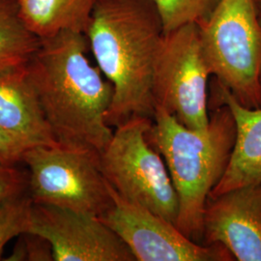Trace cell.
<instances>
[{
    "mask_svg": "<svg viewBox=\"0 0 261 261\" xmlns=\"http://www.w3.org/2000/svg\"><path fill=\"white\" fill-rule=\"evenodd\" d=\"M28 148L23 143L0 129V165L15 166L22 161V156Z\"/></svg>",
    "mask_w": 261,
    "mask_h": 261,
    "instance_id": "d6986e66",
    "label": "cell"
},
{
    "mask_svg": "<svg viewBox=\"0 0 261 261\" xmlns=\"http://www.w3.org/2000/svg\"><path fill=\"white\" fill-rule=\"evenodd\" d=\"M88 47L85 33L62 31L41 40L25 69L56 141L101 154L113 135L107 113L114 89Z\"/></svg>",
    "mask_w": 261,
    "mask_h": 261,
    "instance_id": "6da1fadb",
    "label": "cell"
},
{
    "mask_svg": "<svg viewBox=\"0 0 261 261\" xmlns=\"http://www.w3.org/2000/svg\"><path fill=\"white\" fill-rule=\"evenodd\" d=\"M157 8L165 33L200 22L220 0H151Z\"/></svg>",
    "mask_w": 261,
    "mask_h": 261,
    "instance_id": "9a60e30c",
    "label": "cell"
},
{
    "mask_svg": "<svg viewBox=\"0 0 261 261\" xmlns=\"http://www.w3.org/2000/svg\"><path fill=\"white\" fill-rule=\"evenodd\" d=\"M202 244H221L235 260L261 261V184L209 197Z\"/></svg>",
    "mask_w": 261,
    "mask_h": 261,
    "instance_id": "30bf717a",
    "label": "cell"
},
{
    "mask_svg": "<svg viewBox=\"0 0 261 261\" xmlns=\"http://www.w3.org/2000/svg\"><path fill=\"white\" fill-rule=\"evenodd\" d=\"M152 123L136 116L117 126L100 154L101 168L120 196L175 224L177 194L165 160L148 140Z\"/></svg>",
    "mask_w": 261,
    "mask_h": 261,
    "instance_id": "8992f818",
    "label": "cell"
},
{
    "mask_svg": "<svg viewBox=\"0 0 261 261\" xmlns=\"http://www.w3.org/2000/svg\"><path fill=\"white\" fill-rule=\"evenodd\" d=\"M28 232L50 243L55 261H136L126 243L94 215L33 203Z\"/></svg>",
    "mask_w": 261,
    "mask_h": 261,
    "instance_id": "9c48e42d",
    "label": "cell"
},
{
    "mask_svg": "<svg viewBox=\"0 0 261 261\" xmlns=\"http://www.w3.org/2000/svg\"><path fill=\"white\" fill-rule=\"evenodd\" d=\"M216 106L226 105L236 123V140L228 166L209 197L240 187L261 184V108L248 109L217 82Z\"/></svg>",
    "mask_w": 261,
    "mask_h": 261,
    "instance_id": "8fae6325",
    "label": "cell"
},
{
    "mask_svg": "<svg viewBox=\"0 0 261 261\" xmlns=\"http://www.w3.org/2000/svg\"><path fill=\"white\" fill-rule=\"evenodd\" d=\"M211 75L202 51L197 24L165 33L154 69L155 108L173 114L188 128L205 130L209 125L207 85Z\"/></svg>",
    "mask_w": 261,
    "mask_h": 261,
    "instance_id": "52a82bcc",
    "label": "cell"
},
{
    "mask_svg": "<svg viewBox=\"0 0 261 261\" xmlns=\"http://www.w3.org/2000/svg\"><path fill=\"white\" fill-rule=\"evenodd\" d=\"M211 75L248 109L261 108V20L256 0H220L197 23Z\"/></svg>",
    "mask_w": 261,
    "mask_h": 261,
    "instance_id": "277c9868",
    "label": "cell"
},
{
    "mask_svg": "<svg viewBox=\"0 0 261 261\" xmlns=\"http://www.w3.org/2000/svg\"><path fill=\"white\" fill-rule=\"evenodd\" d=\"M40 43L19 18L17 0H0V75L25 68Z\"/></svg>",
    "mask_w": 261,
    "mask_h": 261,
    "instance_id": "5bb4252c",
    "label": "cell"
},
{
    "mask_svg": "<svg viewBox=\"0 0 261 261\" xmlns=\"http://www.w3.org/2000/svg\"><path fill=\"white\" fill-rule=\"evenodd\" d=\"M112 205L99 218L130 249L138 261H232L221 244L188 238L173 223L120 196L111 186Z\"/></svg>",
    "mask_w": 261,
    "mask_h": 261,
    "instance_id": "ba28073f",
    "label": "cell"
},
{
    "mask_svg": "<svg viewBox=\"0 0 261 261\" xmlns=\"http://www.w3.org/2000/svg\"><path fill=\"white\" fill-rule=\"evenodd\" d=\"M28 193L33 203L100 217L113 203L100 153L61 143L25 150Z\"/></svg>",
    "mask_w": 261,
    "mask_h": 261,
    "instance_id": "5b68a950",
    "label": "cell"
},
{
    "mask_svg": "<svg viewBox=\"0 0 261 261\" xmlns=\"http://www.w3.org/2000/svg\"><path fill=\"white\" fill-rule=\"evenodd\" d=\"M96 0H17L24 25L38 38L66 31L86 33Z\"/></svg>",
    "mask_w": 261,
    "mask_h": 261,
    "instance_id": "4fadbf2b",
    "label": "cell"
},
{
    "mask_svg": "<svg viewBox=\"0 0 261 261\" xmlns=\"http://www.w3.org/2000/svg\"><path fill=\"white\" fill-rule=\"evenodd\" d=\"M166 162L178 197V229L202 244L203 215L211 191L228 166L236 140V123L226 105L216 106L205 130L190 129L156 107L147 135Z\"/></svg>",
    "mask_w": 261,
    "mask_h": 261,
    "instance_id": "3957f363",
    "label": "cell"
},
{
    "mask_svg": "<svg viewBox=\"0 0 261 261\" xmlns=\"http://www.w3.org/2000/svg\"><path fill=\"white\" fill-rule=\"evenodd\" d=\"M32 206L28 191L0 200V260L7 243L28 232Z\"/></svg>",
    "mask_w": 261,
    "mask_h": 261,
    "instance_id": "2e32d148",
    "label": "cell"
},
{
    "mask_svg": "<svg viewBox=\"0 0 261 261\" xmlns=\"http://www.w3.org/2000/svg\"><path fill=\"white\" fill-rule=\"evenodd\" d=\"M257 2V8H258V14H259V18L261 20V0H256Z\"/></svg>",
    "mask_w": 261,
    "mask_h": 261,
    "instance_id": "ffe728a7",
    "label": "cell"
},
{
    "mask_svg": "<svg viewBox=\"0 0 261 261\" xmlns=\"http://www.w3.org/2000/svg\"><path fill=\"white\" fill-rule=\"evenodd\" d=\"M25 68L0 75V129L28 148L55 145L58 142L42 112Z\"/></svg>",
    "mask_w": 261,
    "mask_h": 261,
    "instance_id": "7c38bea8",
    "label": "cell"
},
{
    "mask_svg": "<svg viewBox=\"0 0 261 261\" xmlns=\"http://www.w3.org/2000/svg\"><path fill=\"white\" fill-rule=\"evenodd\" d=\"M165 31L151 0H96L85 35L114 93L107 122L154 117L152 83Z\"/></svg>",
    "mask_w": 261,
    "mask_h": 261,
    "instance_id": "7a4b0ae2",
    "label": "cell"
},
{
    "mask_svg": "<svg viewBox=\"0 0 261 261\" xmlns=\"http://www.w3.org/2000/svg\"><path fill=\"white\" fill-rule=\"evenodd\" d=\"M9 261H54V251L50 243L38 234L19 235L14 250L6 259Z\"/></svg>",
    "mask_w": 261,
    "mask_h": 261,
    "instance_id": "e0dca14e",
    "label": "cell"
},
{
    "mask_svg": "<svg viewBox=\"0 0 261 261\" xmlns=\"http://www.w3.org/2000/svg\"><path fill=\"white\" fill-rule=\"evenodd\" d=\"M28 191V175L15 166L0 165V200Z\"/></svg>",
    "mask_w": 261,
    "mask_h": 261,
    "instance_id": "ac0fdd59",
    "label": "cell"
}]
</instances>
